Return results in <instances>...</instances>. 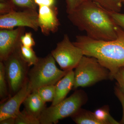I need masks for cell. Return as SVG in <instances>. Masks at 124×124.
<instances>
[{
	"label": "cell",
	"instance_id": "11",
	"mask_svg": "<svg viewBox=\"0 0 124 124\" xmlns=\"http://www.w3.org/2000/svg\"><path fill=\"white\" fill-rule=\"evenodd\" d=\"M38 22L42 34L48 36L51 32L58 31L60 23L58 18V9L54 6H39L38 10Z\"/></svg>",
	"mask_w": 124,
	"mask_h": 124
},
{
	"label": "cell",
	"instance_id": "30",
	"mask_svg": "<svg viewBox=\"0 0 124 124\" xmlns=\"http://www.w3.org/2000/svg\"><path fill=\"white\" fill-rule=\"evenodd\" d=\"M6 0H0V2H2V1H4Z\"/></svg>",
	"mask_w": 124,
	"mask_h": 124
},
{
	"label": "cell",
	"instance_id": "21",
	"mask_svg": "<svg viewBox=\"0 0 124 124\" xmlns=\"http://www.w3.org/2000/svg\"><path fill=\"white\" fill-rule=\"evenodd\" d=\"M15 7L37 9V5L34 0H10Z\"/></svg>",
	"mask_w": 124,
	"mask_h": 124
},
{
	"label": "cell",
	"instance_id": "26",
	"mask_svg": "<svg viewBox=\"0 0 124 124\" xmlns=\"http://www.w3.org/2000/svg\"><path fill=\"white\" fill-rule=\"evenodd\" d=\"M113 18L115 23L124 31V14L108 11Z\"/></svg>",
	"mask_w": 124,
	"mask_h": 124
},
{
	"label": "cell",
	"instance_id": "20",
	"mask_svg": "<svg viewBox=\"0 0 124 124\" xmlns=\"http://www.w3.org/2000/svg\"><path fill=\"white\" fill-rule=\"evenodd\" d=\"M40 124L39 119L32 115L24 109L15 117V124Z\"/></svg>",
	"mask_w": 124,
	"mask_h": 124
},
{
	"label": "cell",
	"instance_id": "12",
	"mask_svg": "<svg viewBox=\"0 0 124 124\" xmlns=\"http://www.w3.org/2000/svg\"><path fill=\"white\" fill-rule=\"evenodd\" d=\"M75 73L73 70L69 71L55 85V94L52 106H54L65 99L73 88Z\"/></svg>",
	"mask_w": 124,
	"mask_h": 124
},
{
	"label": "cell",
	"instance_id": "13",
	"mask_svg": "<svg viewBox=\"0 0 124 124\" xmlns=\"http://www.w3.org/2000/svg\"><path fill=\"white\" fill-rule=\"evenodd\" d=\"M23 104L24 109L39 119L46 108V102L40 97L37 90L32 91L25 99Z\"/></svg>",
	"mask_w": 124,
	"mask_h": 124
},
{
	"label": "cell",
	"instance_id": "17",
	"mask_svg": "<svg viewBox=\"0 0 124 124\" xmlns=\"http://www.w3.org/2000/svg\"><path fill=\"white\" fill-rule=\"evenodd\" d=\"M4 66L2 62H0V98L1 102L4 101L10 97Z\"/></svg>",
	"mask_w": 124,
	"mask_h": 124
},
{
	"label": "cell",
	"instance_id": "4",
	"mask_svg": "<svg viewBox=\"0 0 124 124\" xmlns=\"http://www.w3.org/2000/svg\"><path fill=\"white\" fill-rule=\"evenodd\" d=\"M55 62L51 54L39 58L37 63L28 72V82L32 91L45 85L56 84L68 72L59 69Z\"/></svg>",
	"mask_w": 124,
	"mask_h": 124
},
{
	"label": "cell",
	"instance_id": "24",
	"mask_svg": "<svg viewBox=\"0 0 124 124\" xmlns=\"http://www.w3.org/2000/svg\"><path fill=\"white\" fill-rule=\"evenodd\" d=\"M21 41L22 45L29 48H32L35 45V42L32 37V33L31 32L24 33L22 37Z\"/></svg>",
	"mask_w": 124,
	"mask_h": 124
},
{
	"label": "cell",
	"instance_id": "22",
	"mask_svg": "<svg viewBox=\"0 0 124 124\" xmlns=\"http://www.w3.org/2000/svg\"><path fill=\"white\" fill-rule=\"evenodd\" d=\"M15 6L10 0H6L0 3V15L10 13L16 11Z\"/></svg>",
	"mask_w": 124,
	"mask_h": 124
},
{
	"label": "cell",
	"instance_id": "19",
	"mask_svg": "<svg viewBox=\"0 0 124 124\" xmlns=\"http://www.w3.org/2000/svg\"><path fill=\"white\" fill-rule=\"evenodd\" d=\"M37 90L40 97L45 102L53 101L55 94V85L42 86Z\"/></svg>",
	"mask_w": 124,
	"mask_h": 124
},
{
	"label": "cell",
	"instance_id": "8",
	"mask_svg": "<svg viewBox=\"0 0 124 124\" xmlns=\"http://www.w3.org/2000/svg\"><path fill=\"white\" fill-rule=\"evenodd\" d=\"M38 13L36 10L26 9L0 16V29H13L15 27H28L38 31Z\"/></svg>",
	"mask_w": 124,
	"mask_h": 124
},
{
	"label": "cell",
	"instance_id": "7",
	"mask_svg": "<svg viewBox=\"0 0 124 124\" xmlns=\"http://www.w3.org/2000/svg\"><path fill=\"white\" fill-rule=\"evenodd\" d=\"M51 54L61 69L67 72L75 69L84 55L81 49L71 42L67 34Z\"/></svg>",
	"mask_w": 124,
	"mask_h": 124
},
{
	"label": "cell",
	"instance_id": "18",
	"mask_svg": "<svg viewBox=\"0 0 124 124\" xmlns=\"http://www.w3.org/2000/svg\"><path fill=\"white\" fill-rule=\"evenodd\" d=\"M20 53L21 57L29 67L34 66L39 60L38 58L32 48L26 47L22 45Z\"/></svg>",
	"mask_w": 124,
	"mask_h": 124
},
{
	"label": "cell",
	"instance_id": "9",
	"mask_svg": "<svg viewBox=\"0 0 124 124\" xmlns=\"http://www.w3.org/2000/svg\"><path fill=\"white\" fill-rule=\"evenodd\" d=\"M24 27L15 29H1L0 31V60L3 62L20 48L21 38L24 33Z\"/></svg>",
	"mask_w": 124,
	"mask_h": 124
},
{
	"label": "cell",
	"instance_id": "16",
	"mask_svg": "<svg viewBox=\"0 0 124 124\" xmlns=\"http://www.w3.org/2000/svg\"><path fill=\"white\" fill-rule=\"evenodd\" d=\"M102 8L109 12H120L124 4V0H91Z\"/></svg>",
	"mask_w": 124,
	"mask_h": 124
},
{
	"label": "cell",
	"instance_id": "2",
	"mask_svg": "<svg viewBox=\"0 0 124 124\" xmlns=\"http://www.w3.org/2000/svg\"><path fill=\"white\" fill-rule=\"evenodd\" d=\"M117 37L109 41L94 39L86 35H78L73 42L81 49L84 55L97 59L109 70L111 80L116 73L124 67V31L119 26L116 28Z\"/></svg>",
	"mask_w": 124,
	"mask_h": 124
},
{
	"label": "cell",
	"instance_id": "10",
	"mask_svg": "<svg viewBox=\"0 0 124 124\" xmlns=\"http://www.w3.org/2000/svg\"><path fill=\"white\" fill-rule=\"evenodd\" d=\"M28 80L20 90L0 106V121L9 117H15L20 113V108L26 98L32 92Z\"/></svg>",
	"mask_w": 124,
	"mask_h": 124
},
{
	"label": "cell",
	"instance_id": "25",
	"mask_svg": "<svg viewBox=\"0 0 124 124\" xmlns=\"http://www.w3.org/2000/svg\"><path fill=\"white\" fill-rule=\"evenodd\" d=\"M88 0H65L66 4V12L70 13L83 2Z\"/></svg>",
	"mask_w": 124,
	"mask_h": 124
},
{
	"label": "cell",
	"instance_id": "27",
	"mask_svg": "<svg viewBox=\"0 0 124 124\" xmlns=\"http://www.w3.org/2000/svg\"><path fill=\"white\" fill-rule=\"evenodd\" d=\"M114 79L116 81V84L119 86L124 93V67L120 68L116 73Z\"/></svg>",
	"mask_w": 124,
	"mask_h": 124
},
{
	"label": "cell",
	"instance_id": "15",
	"mask_svg": "<svg viewBox=\"0 0 124 124\" xmlns=\"http://www.w3.org/2000/svg\"><path fill=\"white\" fill-rule=\"evenodd\" d=\"M93 113L96 119L102 124H120L111 116L108 106H104L98 108Z\"/></svg>",
	"mask_w": 124,
	"mask_h": 124
},
{
	"label": "cell",
	"instance_id": "6",
	"mask_svg": "<svg viewBox=\"0 0 124 124\" xmlns=\"http://www.w3.org/2000/svg\"><path fill=\"white\" fill-rule=\"evenodd\" d=\"M20 49L11 54L2 62L10 97L19 91L28 80L29 67L21 57Z\"/></svg>",
	"mask_w": 124,
	"mask_h": 124
},
{
	"label": "cell",
	"instance_id": "23",
	"mask_svg": "<svg viewBox=\"0 0 124 124\" xmlns=\"http://www.w3.org/2000/svg\"><path fill=\"white\" fill-rule=\"evenodd\" d=\"M114 93L122 105L123 114L120 124H124V93L118 85L116 84L114 87Z\"/></svg>",
	"mask_w": 124,
	"mask_h": 124
},
{
	"label": "cell",
	"instance_id": "14",
	"mask_svg": "<svg viewBox=\"0 0 124 124\" xmlns=\"http://www.w3.org/2000/svg\"><path fill=\"white\" fill-rule=\"evenodd\" d=\"M77 124H102L91 111L81 108L71 117Z\"/></svg>",
	"mask_w": 124,
	"mask_h": 124
},
{
	"label": "cell",
	"instance_id": "1",
	"mask_svg": "<svg viewBox=\"0 0 124 124\" xmlns=\"http://www.w3.org/2000/svg\"><path fill=\"white\" fill-rule=\"evenodd\" d=\"M68 18L79 30L94 39L109 41L117 37V25L108 11L91 0L68 14Z\"/></svg>",
	"mask_w": 124,
	"mask_h": 124
},
{
	"label": "cell",
	"instance_id": "29",
	"mask_svg": "<svg viewBox=\"0 0 124 124\" xmlns=\"http://www.w3.org/2000/svg\"><path fill=\"white\" fill-rule=\"evenodd\" d=\"M15 117H9L0 121V124H15Z\"/></svg>",
	"mask_w": 124,
	"mask_h": 124
},
{
	"label": "cell",
	"instance_id": "28",
	"mask_svg": "<svg viewBox=\"0 0 124 124\" xmlns=\"http://www.w3.org/2000/svg\"><path fill=\"white\" fill-rule=\"evenodd\" d=\"M37 5L52 6H54L55 0H34Z\"/></svg>",
	"mask_w": 124,
	"mask_h": 124
},
{
	"label": "cell",
	"instance_id": "5",
	"mask_svg": "<svg viewBox=\"0 0 124 124\" xmlns=\"http://www.w3.org/2000/svg\"><path fill=\"white\" fill-rule=\"evenodd\" d=\"M74 71L73 89L89 87L105 80H111L110 73L97 59L84 55Z\"/></svg>",
	"mask_w": 124,
	"mask_h": 124
},
{
	"label": "cell",
	"instance_id": "3",
	"mask_svg": "<svg viewBox=\"0 0 124 124\" xmlns=\"http://www.w3.org/2000/svg\"><path fill=\"white\" fill-rule=\"evenodd\" d=\"M87 94L82 90H76L59 103L46 108L39 117L40 124H57L60 120L71 117L88 101Z\"/></svg>",
	"mask_w": 124,
	"mask_h": 124
}]
</instances>
